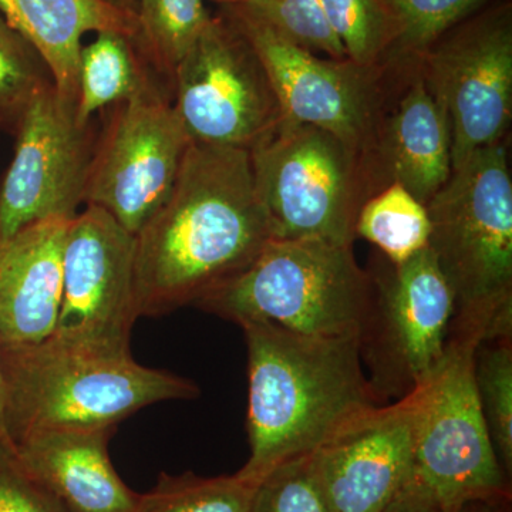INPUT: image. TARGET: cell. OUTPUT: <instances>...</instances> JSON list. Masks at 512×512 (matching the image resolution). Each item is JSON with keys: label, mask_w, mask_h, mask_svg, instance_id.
<instances>
[{"label": "cell", "mask_w": 512, "mask_h": 512, "mask_svg": "<svg viewBox=\"0 0 512 512\" xmlns=\"http://www.w3.org/2000/svg\"><path fill=\"white\" fill-rule=\"evenodd\" d=\"M271 239L248 151L191 143L173 190L136 235L138 316L197 305Z\"/></svg>", "instance_id": "6da1fadb"}, {"label": "cell", "mask_w": 512, "mask_h": 512, "mask_svg": "<svg viewBox=\"0 0 512 512\" xmlns=\"http://www.w3.org/2000/svg\"><path fill=\"white\" fill-rule=\"evenodd\" d=\"M251 454L237 476L256 484L306 456L367 410L382 406L367 379L359 338H316L245 323Z\"/></svg>", "instance_id": "7a4b0ae2"}, {"label": "cell", "mask_w": 512, "mask_h": 512, "mask_svg": "<svg viewBox=\"0 0 512 512\" xmlns=\"http://www.w3.org/2000/svg\"><path fill=\"white\" fill-rule=\"evenodd\" d=\"M2 437L9 443L60 429H109L167 400H194L197 384L141 366L131 352L53 338L0 346Z\"/></svg>", "instance_id": "3957f363"}, {"label": "cell", "mask_w": 512, "mask_h": 512, "mask_svg": "<svg viewBox=\"0 0 512 512\" xmlns=\"http://www.w3.org/2000/svg\"><path fill=\"white\" fill-rule=\"evenodd\" d=\"M430 251L454 296L448 338L512 336V178L505 140L477 150L426 204Z\"/></svg>", "instance_id": "277c9868"}, {"label": "cell", "mask_w": 512, "mask_h": 512, "mask_svg": "<svg viewBox=\"0 0 512 512\" xmlns=\"http://www.w3.org/2000/svg\"><path fill=\"white\" fill-rule=\"evenodd\" d=\"M372 289L352 245L271 239L251 265L195 306L239 326L259 323L296 335L359 338Z\"/></svg>", "instance_id": "5b68a950"}, {"label": "cell", "mask_w": 512, "mask_h": 512, "mask_svg": "<svg viewBox=\"0 0 512 512\" xmlns=\"http://www.w3.org/2000/svg\"><path fill=\"white\" fill-rule=\"evenodd\" d=\"M249 160L274 239L353 245L357 215L376 191L365 158L348 144L284 119Z\"/></svg>", "instance_id": "8992f818"}, {"label": "cell", "mask_w": 512, "mask_h": 512, "mask_svg": "<svg viewBox=\"0 0 512 512\" xmlns=\"http://www.w3.org/2000/svg\"><path fill=\"white\" fill-rule=\"evenodd\" d=\"M372 302L359 335L370 386L382 404L420 389L443 360L454 296L430 248L402 264H373Z\"/></svg>", "instance_id": "52a82bcc"}, {"label": "cell", "mask_w": 512, "mask_h": 512, "mask_svg": "<svg viewBox=\"0 0 512 512\" xmlns=\"http://www.w3.org/2000/svg\"><path fill=\"white\" fill-rule=\"evenodd\" d=\"M476 349L468 340L448 338L440 365L416 390L413 480L440 511L473 498L511 495L478 402Z\"/></svg>", "instance_id": "ba28073f"}, {"label": "cell", "mask_w": 512, "mask_h": 512, "mask_svg": "<svg viewBox=\"0 0 512 512\" xmlns=\"http://www.w3.org/2000/svg\"><path fill=\"white\" fill-rule=\"evenodd\" d=\"M173 104L191 143L248 153L284 120L264 62L228 13L211 18L177 67Z\"/></svg>", "instance_id": "9c48e42d"}, {"label": "cell", "mask_w": 512, "mask_h": 512, "mask_svg": "<svg viewBox=\"0 0 512 512\" xmlns=\"http://www.w3.org/2000/svg\"><path fill=\"white\" fill-rule=\"evenodd\" d=\"M190 146L173 92L151 83L111 107L94 143L84 205L109 212L137 235L173 190Z\"/></svg>", "instance_id": "30bf717a"}, {"label": "cell", "mask_w": 512, "mask_h": 512, "mask_svg": "<svg viewBox=\"0 0 512 512\" xmlns=\"http://www.w3.org/2000/svg\"><path fill=\"white\" fill-rule=\"evenodd\" d=\"M227 13L264 62L284 119L329 131L365 158L372 173L392 64L366 67L349 59H322L238 6H229Z\"/></svg>", "instance_id": "8fae6325"}, {"label": "cell", "mask_w": 512, "mask_h": 512, "mask_svg": "<svg viewBox=\"0 0 512 512\" xmlns=\"http://www.w3.org/2000/svg\"><path fill=\"white\" fill-rule=\"evenodd\" d=\"M417 62L446 113L453 170L477 150L505 140L512 117L510 5L464 20Z\"/></svg>", "instance_id": "7c38bea8"}, {"label": "cell", "mask_w": 512, "mask_h": 512, "mask_svg": "<svg viewBox=\"0 0 512 512\" xmlns=\"http://www.w3.org/2000/svg\"><path fill=\"white\" fill-rule=\"evenodd\" d=\"M12 163L0 181V241L49 218H73L84 204L96 137L55 84L23 114Z\"/></svg>", "instance_id": "4fadbf2b"}, {"label": "cell", "mask_w": 512, "mask_h": 512, "mask_svg": "<svg viewBox=\"0 0 512 512\" xmlns=\"http://www.w3.org/2000/svg\"><path fill=\"white\" fill-rule=\"evenodd\" d=\"M136 235L86 205L67 229L63 288L53 338L86 348L130 352L138 316Z\"/></svg>", "instance_id": "5bb4252c"}, {"label": "cell", "mask_w": 512, "mask_h": 512, "mask_svg": "<svg viewBox=\"0 0 512 512\" xmlns=\"http://www.w3.org/2000/svg\"><path fill=\"white\" fill-rule=\"evenodd\" d=\"M417 392L367 410L311 454L332 512H383L414 478Z\"/></svg>", "instance_id": "9a60e30c"}, {"label": "cell", "mask_w": 512, "mask_h": 512, "mask_svg": "<svg viewBox=\"0 0 512 512\" xmlns=\"http://www.w3.org/2000/svg\"><path fill=\"white\" fill-rule=\"evenodd\" d=\"M400 77V92L394 104L389 100L377 133L373 180L376 192L397 183L426 205L453 173L450 127L419 62L402 63Z\"/></svg>", "instance_id": "2e32d148"}, {"label": "cell", "mask_w": 512, "mask_h": 512, "mask_svg": "<svg viewBox=\"0 0 512 512\" xmlns=\"http://www.w3.org/2000/svg\"><path fill=\"white\" fill-rule=\"evenodd\" d=\"M70 220L35 222L0 241V346L32 345L55 333Z\"/></svg>", "instance_id": "e0dca14e"}, {"label": "cell", "mask_w": 512, "mask_h": 512, "mask_svg": "<svg viewBox=\"0 0 512 512\" xmlns=\"http://www.w3.org/2000/svg\"><path fill=\"white\" fill-rule=\"evenodd\" d=\"M109 429L39 431L9 443L20 464L69 512H138V494L109 456Z\"/></svg>", "instance_id": "ac0fdd59"}, {"label": "cell", "mask_w": 512, "mask_h": 512, "mask_svg": "<svg viewBox=\"0 0 512 512\" xmlns=\"http://www.w3.org/2000/svg\"><path fill=\"white\" fill-rule=\"evenodd\" d=\"M0 15L35 47L57 93L73 104L83 36L113 30L134 39L137 33L136 12L111 0H0Z\"/></svg>", "instance_id": "d6986e66"}, {"label": "cell", "mask_w": 512, "mask_h": 512, "mask_svg": "<svg viewBox=\"0 0 512 512\" xmlns=\"http://www.w3.org/2000/svg\"><path fill=\"white\" fill-rule=\"evenodd\" d=\"M157 80L161 82L133 37L113 30L97 33L80 52L76 119L92 123L94 114L136 96Z\"/></svg>", "instance_id": "ffe728a7"}, {"label": "cell", "mask_w": 512, "mask_h": 512, "mask_svg": "<svg viewBox=\"0 0 512 512\" xmlns=\"http://www.w3.org/2000/svg\"><path fill=\"white\" fill-rule=\"evenodd\" d=\"M134 42L156 74L173 92L174 74L212 16L204 0H140L134 10Z\"/></svg>", "instance_id": "44dd1931"}, {"label": "cell", "mask_w": 512, "mask_h": 512, "mask_svg": "<svg viewBox=\"0 0 512 512\" xmlns=\"http://www.w3.org/2000/svg\"><path fill=\"white\" fill-rule=\"evenodd\" d=\"M355 235L375 245L387 261L402 264L429 245L426 205L402 185H386L360 208Z\"/></svg>", "instance_id": "7402d4cb"}, {"label": "cell", "mask_w": 512, "mask_h": 512, "mask_svg": "<svg viewBox=\"0 0 512 512\" xmlns=\"http://www.w3.org/2000/svg\"><path fill=\"white\" fill-rule=\"evenodd\" d=\"M256 484L234 476L161 474L156 487L138 494V512H252Z\"/></svg>", "instance_id": "603a6c76"}, {"label": "cell", "mask_w": 512, "mask_h": 512, "mask_svg": "<svg viewBox=\"0 0 512 512\" xmlns=\"http://www.w3.org/2000/svg\"><path fill=\"white\" fill-rule=\"evenodd\" d=\"M478 402L498 461L512 476V336L483 340L474 352Z\"/></svg>", "instance_id": "cb8c5ba5"}, {"label": "cell", "mask_w": 512, "mask_h": 512, "mask_svg": "<svg viewBox=\"0 0 512 512\" xmlns=\"http://www.w3.org/2000/svg\"><path fill=\"white\" fill-rule=\"evenodd\" d=\"M488 0H382L394 26L386 63L419 60L437 40L476 15Z\"/></svg>", "instance_id": "d4e9b609"}, {"label": "cell", "mask_w": 512, "mask_h": 512, "mask_svg": "<svg viewBox=\"0 0 512 512\" xmlns=\"http://www.w3.org/2000/svg\"><path fill=\"white\" fill-rule=\"evenodd\" d=\"M52 84L35 47L0 15V127L15 136L30 103Z\"/></svg>", "instance_id": "484cf974"}, {"label": "cell", "mask_w": 512, "mask_h": 512, "mask_svg": "<svg viewBox=\"0 0 512 512\" xmlns=\"http://www.w3.org/2000/svg\"><path fill=\"white\" fill-rule=\"evenodd\" d=\"M322 6L349 60L366 67L386 64L394 26L382 0H322Z\"/></svg>", "instance_id": "4316f807"}, {"label": "cell", "mask_w": 512, "mask_h": 512, "mask_svg": "<svg viewBox=\"0 0 512 512\" xmlns=\"http://www.w3.org/2000/svg\"><path fill=\"white\" fill-rule=\"evenodd\" d=\"M238 8L309 52L348 59L330 29L322 0H249Z\"/></svg>", "instance_id": "83f0119b"}, {"label": "cell", "mask_w": 512, "mask_h": 512, "mask_svg": "<svg viewBox=\"0 0 512 512\" xmlns=\"http://www.w3.org/2000/svg\"><path fill=\"white\" fill-rule=\"evenodd\" d=\"M252 512H332L311 454L279 464L256 483Z\"/></svg>", "instance_id": "f1b7e54d"}, {"label": "cell", "mask_w": 512, "mask_h": 512, "mask_svg": "<svg viewBox=\"0 0 512 512\" xmlns=\"http://www.w3.org/2000/svg\"><path fill=\"white\" fill-rule=\"evenodd\" d=\"M0 512H69L46 485L20 464L0 436Z\"/></svg>", "instance_id": "f546056e"}, {"label": "cell", "mask_w": 512, "mask_h": 512, "mask_svg": "<svg viewBox=\"0 0 512 512\" xmlns=\"http://www.w3.org/2000/svg\"><path fill=\"white\" fill-rule=\"evenodd\" d=\"M383 512H439V508L430 494L413 480Z\"/></svg>", "instance_id": "4dcf8cb0"}, {"label": "cell", "mask_w": 512, "mask_h": 512, "mask_svg": "<svg viewBox=\"0 0 512 512\" xmlns=\"http://www.w3.org/2000/svg\"><path fill=\"white\" fill-rule=\"evenodd\" d=\"M439 512H511V495H491L464 501L451 510Z\"/></svg>", "instance_id": "1f68e13d"}, {"label": "cell", "mask_w": 512, "mask_h": 512, "mask_svg": "<svg viewBox=\"0 0 512 512\" xmlns=\"http://www.w3.org/2000/svg\"><path fill=\"white\" fill-rule=\"evenodd\" d=\"M218 2L225 3L228 6H238L244 5V3L249 2V0H218Z\"/></svg>", "instance_id": "d6a6232c"}, {"label": "cell", "mask_w": 512, "mask_h": 512, "mask_svg": "<svg viewBox=\"0 0 512 512\" xmlns=\"http://www.w3.org/2000/svg\"><path fill=\"white\" fill-rule=\"evenodd\" d=\"M0 436H2V376H0Z\"/></svg>", "instance_id": "836d02e7"}]
</instances>
